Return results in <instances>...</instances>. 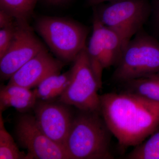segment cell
<instances>
[{"label": "cell", "mask_w": 159, "mask_h": 159, "mask_svg": "<svg viewBox=\"0 0 159 159\" xmlns=\"http://www.w3.org/2000/svg\"><path fill=\"white\" fill-rule=\"evenodd\" d=\"M100 113L120 147H135L159 126V102L126 92L100 95Z\"/></svg>", "instance_id": "1"}, {"label": "cell", "mask_w": 159, "mask_h": 159, "mask_svg": "<svg viewBox=\"0 0 159 159\" xmlns=\"http://www.w3.org/2000/svg\"><path fill=\"white\" fill-rule=\"evenodd\" d=\"M111 133L99 112L78 110L65 144L70 159H112Z\"/></svg>", "instance_id": "2"}, {"label": "cell", "mask_w": 159, "mask_h": 159, "mask_svg": "<svg viewBox=\"0 0 159 159\" xmlns=\"http://www.w3.org/2000/svg\"><path fill=\"white\" fill-rule=\"evenodd\" d=\"M34 27L52 52L64 62H73L87 46L88 29L74 20L42 16L37 18Z\"/></svg>", "instance_id": "3"}, {"label": "cell", "mask_w": 159, "mask_h": 159, "mask_svg": "<svg viewBox=\"0 0 159 159\" xmlns=\"http://www.w3.org/2000/svg\"><path fill=\"white\" fill-rule=\"evenodd\" d=\"M112 75L122 83L159 72V43L142 29L129 42Z\"/></svg>", "instance_id": "4"}, {"label": "cell", "mask_w": 159, "mask_h": 159, "mask_svg": "<svg viewBox=\"0 0 159 159\" xmlns=\"http://www.w3.org/2000/svg\"><path fill=\"white\" fill-rule=\"evenodd\" d=\"M93 8L101 22L119 34L126 46L151 14L149 0H117Z\"/></svg>", "instance_id": "5"}, {"label": "cell", "mask_w": 159, "mask_h": 159, "mask_svg": "<svg viewBox=\"0 0 159 159\" xmlns=\"http://www.w3.org/2000/svg\"><path fill=\"white\" fill-rule=\"evenodd\" d=\"M67 88L59 101L77 110L100 112L99 84L89 58L87 46L74 60Z\"/></svg>", "instance_id": "6"}, {"label": "cell", "mask_w": 159, "mask_h": 159, "mask_svg": "<svg viewBox=\"0 0 159 159\" xmlns=\"http://www.w3.org/2000/svg\"><path fill=\"white\" fill-rule=\"evenodd\" d=\"M45 48L29 23L16 21L12 42L6 54L0 58L1 80L10 79L25 64Z\"/></svg>", "instance_id": "7"}, {"label": "cell", "mask_w": 159, "mask_h": 159, "mask_svg": "<svg viewBox=\"0 0 159 159\" xmlns=\"http://www.w3.org/2000/svg\"><path fill=\"white\" fill-rule=\"evenodd\" d=\"M15 134L20 145L28 151L29 159H70L65 148L43 132L34 116L27 114L21 116Z\"/></svg>", "instance_id": "8"}, {"label": "cell", "mask_w": 159, "mask_h": 159, "mask_svg": "<svg viewBox=\"0 0 159 159\" xmlns=\"http://www.w3.org/2000/svg\"><path fill=\"white\" fill-rule=\"evenodd\" d=\"M69 106L59 101L38 100L33 109L34 118L43 132L64 148L74 116Z\"/></svg>", "instance_id": "9"}, {"label": "cell", "mask_w": 159, "mask_h": 159, "mask_svg": "<svg viewBox=\"0 0 159 159\" xmlns=\"http://www.w3.org/2000/svg\"><path fill=\"white\" fill-rule=\"evenodd\" d=\"M93 29L88 51L94 60L101 62L104 69L115 66L126 45L119 34L103 25L96 15L93 16Z\"/></svg>", "instance_id": "10"}, {"label": "cell", "mask_w": 159, "mask_h": 159, "mask_svg": "<svg viewBox=\"0 0 159 159\" xmlns=\"http://www.w3.org/2000/svg\"><path fill=\"white\" fill-rule=\"evenodd\" d=\"M66 63L54 58L47 48L41 51L16 71L8 84L29 89L36 88L47 77L60 73Z\"/></svg>", "instance_id": "11"}, {"label": "cell", "mask_w": 159, "mask_h": 159, "mask_svg": "<svg viewBox=\"0 0 159 159\" xmlns=\"http://www.w3.org/2000/svg\"><path fill=\"white\" fill-rule=\"evenodd\" d=\"M38 99L34 90L15 84L0 88V111L12 107L21 113L34 108Z\"/></svg>", "instance_id": "12"}, {"label": "cell", "mask_w": 159, "mask_h": 159, "mask_svg": "<svg viewBox=\"0 0 159 159\" xmlns=\"http://www.w3.org/2000/svg\"><path fill=\"white\" fill-rule=\"evenodd\" d=\"M70 78V70L47 77L34 89L38 100L49 101L60 97L67 88Z\"/></svg>", "instance_id": "13"}, {"label": "cell", "mask_w": 159, "mask_h": 159, "mask_svg": "<svg viewBox=\"0 0 159 159\" xmlns=\"http://www.w3.org/2000/svg\"><path fill=\"white\" fill-rule=\"evenodd\" d=\"M123 92L159 102V78L154 76L140 77L121 83Z\"/></svg>", "instance_id": "14"}, {"label": "cell", "mask_w": 159, "mask_h": 159, "mask_svg": "<svg viewBox=\"0 0 159 159\" xmlns=\"http://www.w3.org/2000/svg\"><path fill=\"white\" fill-rule=\"evenodd\" d=\"M38 0H0V10L6 11L19 23H29Z\"/></svg>", "instance_id": "15"}, {"label": "cell", "mask_w": 159, "mask_h": 159, "mask_svg": "<svg viewBox=\"0 0 159 159\" xmlns=\"http://www.w3.org/2000/svg\"><path fill=\"white\" fill-rule=\"evenodd\" d=\"M127 159H159V126L146 140L134 147Z\"/></svg>", "instance_id": "16"}, {"label": "cell", "mask_w": 159, "mask_h": 159, "mask_svg": "<svg viewBox=\"0 0 159 159\" xmlns=\"http://www.w3.org/2000/svg\"><path fill=\"white\" fill-rule=\"evenodd\" d=\"M0 116V159H29L28 154L21 151L5 126L2 112Z\"/></svg>", "instance_id": "17"}, {"label": "cell", "mask_w": 159, "mask_h": 159, "mask_svg": "<svg viewBox=\"0 0 159 159\" xmlns=\"http://www.w3.org/2000/svg\"><path fill=\"white\" fill-rule=\"evenodd\" d=\"M16 21L14 24L1 29L0 30V58L4 56L8 50L15 34Z\"/></svg>", "instance_id": "18"}, {"label": "cell", "mask_w": 159, "mask_h": 159, "mask_svg": "<svg viewBox=\"0 0 159 159\" xmlns=\"http://www.w3.org/2000/svg\"><path fill=\"white\" fill-rule=\"evenodd\" d=\"M150 2L151 6V16L152 17L155 27L159 31V0H152Z\"/></svg>", "instance_id": "19"}, {"label": "cell", "mask_w": 159, "mask_h": 159, "mask_svg": "<svg viewBox=\"0 0 159 159\" xmlns=\"http://www.w3.org/2000/svg\"><path fill=\"white\" fill-rule=\"evenodd\" d=\"M14 18L6 11L0 10V28H5L14 24Z\"/></svg>", "instance_id": "20"}, {"label": "cell", "mask_w": 159, "mask_h": 159, "mask_svg": "<svg viewBox=\"0 0 159 159\" xmlns=\"http://www.w3.org/2000/svg\"><path fill=\"white\" fill-rule=\"evenodd\" d=\"M115 1L117 0H86V4L87 6L94 7L102 3Z\"/></svg>", "instance_id": "21"}, {"label": "cell", "mask_w": 159, "mask_h": 159, "mask_svg": "<svg viewBox=\"0 0 159 159\" xmlns=\"http://www.w3.org/2000/svg\"><path fill=\"white\" fill-rule=\"evenodd\" d=\"M44 1L49 5H52V6H58L66 3L69 0H44Z\"/></svg>", "instance_id": "22"}, {"label": "cell", "mask_w": 159, "mask_h": 159, "mask_svg": "<svg viewBox=\"0 0 159 159\" xmlns=\"http://www.w3.org/2000/svg\"><path fill=\"white\" fill-rule=\"evenodd\" d=\"M151 76H155V77H156L159 78V72L158 73H157L156 74H154V75H151Z\"/></svg>", "instance_id": "23"}]
</instances>
